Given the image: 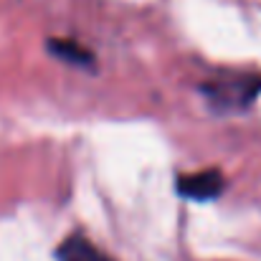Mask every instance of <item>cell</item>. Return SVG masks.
<instances>
[{
    "label": "cell",
    "instance_id": "6da1fadb",
    "mask_svg": "<svg viewBox=\"0 0 261 261\" xmlns=\"http://www.w3.org/2000/svg\"><path fill=\"white\" fill-rule=\"evenodd\" d=\"M205 99L218 112H239L246 109L251 101H256L261 94V76H231V79H216L213 84L203 87Z\"/></svg>",
    "mask_w": 261,
    "mask_h": 261
},
{
    "label": "cell",
    "instance_id": "7a4b0ae2",
    "mask_svg": "<svg viewBox=\"0 0 261 261\" xmlns=\"http://www.w3.org/2000/svg\"><path fill=\"white\" fill-rule=\"evenodd\" d=\"M177 193L188 200H216L223 188H226V177L221 170H200V173H190V175H180L175 182Z\"/></svg>",
    "mask_w": 261,
    "mask_h": 261
},
{
    "label": "cell",
    "instance_id": "3957f363",
    "mask_svg": "<svg viewBox=\"0 0 261 261\" xmlns=\"http://www.w3.org/2000/svg\"><path fill=\"white\" fill-rule=\"evenodd\" d=\"M56 259L59 261H109V256L101 249H96L84 236H69L56 249Z\"/></svg>",
    "mask_w": 261,
    "mask_h": 261
},
{
    "label": "cell",
    "instance_id": "277c9868",
    "mask_svg": "<svg viewBox=\"0 0 261 261\" xmlns=\"http://www.w3.org/2000/svg\"><path fill=\"white\" fill-rule=\"evenodd\" d=\"M48 48H51V54L56 59L69 61L74 66H87V64L94 61V56L89 54L87 48L79 46V43H74V41H48Z\"/></svg>",
    "mask_w": 261,
    "mask_h": 261
}]
</instances>
